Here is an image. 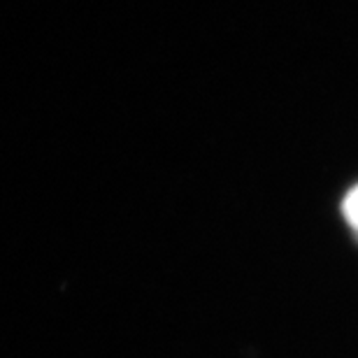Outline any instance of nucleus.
Returning a JSON list of instances; mask_svg holds the SVG:
<instances>
[{
	"label": "nucleus",
	"mask_w": 358,
	"mask_h": 358,
	"mask_svg": "<svg viewBox=\"0 0 358 358\" xmlns=\"http://www.w3.org/2000/svg\"><path fill=\"white\" fill-rule=\"evenodd\" d=\"M342 214H345L349 228H352L354 235L358 238V184L342 200Z\"/></svg>",
	"instance_id": "nucleus-1"
}]
</instances>
